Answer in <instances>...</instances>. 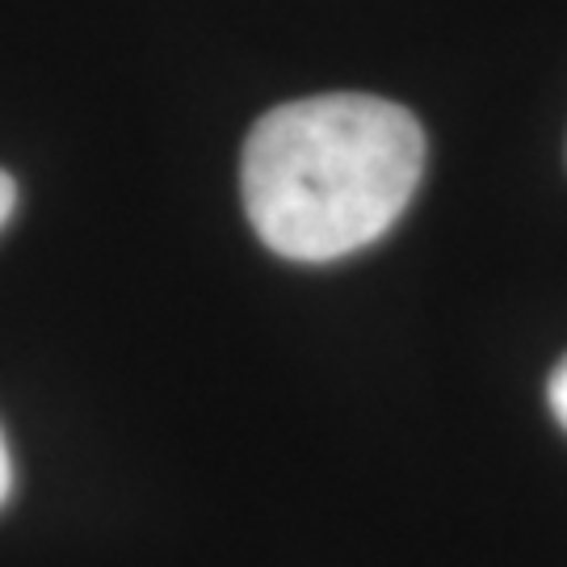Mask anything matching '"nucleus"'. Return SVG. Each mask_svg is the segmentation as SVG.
<instances>
[{
  "label": "nucleus",
  "instance_id": "f257e3e1",
  "mask_svg": "<svg viewBox=\"0 0 567 567\" xmlns=\"http://www.w3.org/2000/svg\"><path fill=\"white\" fill-rule=\"evenodd\" d=\"M425 173V131L404 105L320 93L257 118L240 156L248 224L286 261H341L386 236Z\"/></svg>",
  "mask_w": 567,
  "mask_h": 567
},
{
  "label": "nucleus",
  "instance_id": "f03ea898",
  "mask_svg": "<svg viewBox=\"0 0 567 567\" xmlns=\"http://www.w3.org/2000/svg\"><path fill=\"white\" fill-rule=\"evenodd\" d=\"M547 400H550V412H555V421L567 429V358L555 365V374H550Z\"/></svg>",
  "mask_w": 567,
  "mask_h": 567
},
{
  "label": "nucleus",
  "instance_id": "7ed1b4c3",
  "mask_svg": "<svg viewBox=\"0 0 567 567\" xmlns=\"http://www.w3.org/2000/svg\"><path fill=\"white\" fill-rule=\"evenodd\" d=\"M13 206H18V185H13V177H9L4 168H0V227L9 224Z\"/></svg>",
  "mask_w": 567,
  "mask_h": 567
},
{
  "label": "nucleus",
  "instance_id": "20e7f679",
  "mask_svg": "<svg viewBox=\"0 0 567 567\" xmlns=\"http://www.w3.org/2000/svg\"><path fill=\"white\" fill-rule=\"evenodd\" d=\"M13 492V463H9V446H4V433H0V505L9 501Z\"/></svg>",
  "mask_w": 567,
  "mask_h": 567
}]
</instances>
